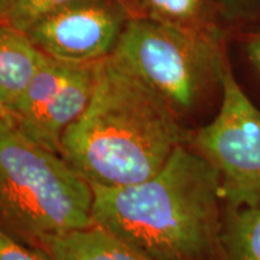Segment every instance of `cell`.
I'll return each instance as SVG.
<instances>
[{"label":"cell","mask_w":260,"mask_h":260,"mask_svg":"<svg viewBox=\"0 0 260 260\" xmlns=\"http://www.w3.org/2000/svg\"><path fill=\"white\" fill-rule=\"evenodd\" d=\"M223 251L224 260H260V204L225 206Z\"/></svg>","instance_id":"cell-11"},{"label":"cell","mask_w":260,"mask_h":260,"mask_svg":"<svg viewBox=\"0 0 260 260\" xmlns=\"http://www.w3.org/2000/svg\"><path fill=\"white\" fill-rule=\"evenodd\" d=\"M0 260H51L40 248L17 241L0 229Z\"/></svg>","instance_id":"cell-13"},{"label":"cell","mask_w":260,"mask_h":260,"mask_svg":"<svg viewBox=\"0 0 260 260\" xmlns=\"http://www.w3.org/2000/svg\"><path fill=\"white\" fill-rule=\"evenodd\" d=\"M40 249L51 260H154L94 225L48 240Z\"/></svg>","instance_id":"cell-9"},{"label":"cell","mask_w":260,"mask_h":260,"mask_svg":"<svg viewBox=\"0 0 260 260\" xmlns=\"http://www.w3.org/2000/svg\"><path fill=\"white\" fill-rule=\"evenodd\" d=\"M14 0H0V22L8 21Z\"/></svg>","instance_id":"cell-15"},{"label":"cell","mask_w":260,"mask_h":260,"mask_svg":"<svg viewBox=\"0 0 260 260\" xmlns=\"http://www.w3.org/2000/svg\"><path fill=\"white\" fill-rule=\"evenodd\" d=\"M76 0H14L8 21L25 31L42 15Z\"/></svg>","instance_id":"cell-12"},{"label":"cell","mask_w":260,"mask_h":260,"mask_svg":"<svg viewBox=\"0 0 260 260\" xmlns=\"http://www.w3.org/2000/svg\"><path fill=\"white\" fill-rule=\"evenodd\" d=\"M0 119H4V121L15 124V117L12 115V112L9 109H6L4 105H2V104H0Z\"/></svg>","instance_id":"cell-16"},{"label":"cell","mask_w":260,"mask_h":260,"mask_svg":"<svg viewBox=\"0 0 260 260\" xmlns=\"http://www.w3.org/2000/svg\"><path fill=\"white\" fill-rule=\"evenodd\" d=\"M187 145L218 174L226 207L260 204V110L224 71L219 110L206 125L190 130Z\"/></svg>","instance_id":"cell-5"},{"label":"cell","mask_w":260,"mask_h":260,"mask_svg":"<svg viewBox=\"0 0 260 260\" xmlns=\"http://www.w3.org/2000/svg\"><path fill=\"white\" fill-rule=\"evenodd\" d=\"M93 189V225L154 260H224L225 204L212 165L188 145L154 176Z\"/></svg>","instance_id":"cell-1"},{"label":"cell","mask_w":260,"mask_h":260,"mask_svg":"<svg viewBox=\"0 0 260 260\" xmlns=\"http://www.w3.org/2000/svg\"><path fill=\"white\" fill-rule=\"evenodd\" d=\"M123 3L132 17L187 28H218L212 18L213 0H123Z\"/></svg>","instance_id":"cell-10"},{"label":"cell","mask_w":260,"mask_h":260,"mask_svg":"<svg viewBox=\"0 0 260 260\" xmlns=\"http://www.w3.org/2000/svg\"><path fill=\"white\" fill-rule=\"evenodd\" d=\"M190 130L170 104L116 54L96 63L92 99L67 129L60 155L92 187L154 176Z\"/></svg>","instance_id":"cell-2"},{"label":"cell","mask_w":260,"mask_h":260,"mask_svg":"<svg viewBox=\"0 0 260 260\" xmlns=\"http://www.w3.org/2000/svg\"><path fill=\"white\" fill-rule=\"evenodd\" d=\"M214 3H217L219 6H222V8L226 9V10H230L233 8H235L240 4V3H242L243 0H213Z\"/></svg>","instance_id":"cell-17"},{"label":"cell","mask_w":260,"mask_h":260,"mask_svg":"<svg viewBox=\"0 0 260 260\" xmlns=\"http://www.w3.org/2000/svg\"><path fill=\"white\" fill-rule=\"evenodd\" d=\"M95 81L96 63H73L45 54L10 109L15 125L38 145L60 154L61 139L88 106Z\"/></svg>","instance_id":"cell-6"},{"label":"cell","mask_w":260,"mask_h":260,"mask_svg":"<svg viewBox=\"0 0 260 260\" xmlns=\"http://www.w3.org/2000/svg\"><path fill=\"white\" fill-rule=\"evenodd\" d=\"M93 189L60 154L0 119V229L41 248L93 226Z\"/></svg>","instance_id":"cell-3"},{"label":"cell","mask_w":260,"mask_h":260,"mask_svg":"<svg viewBox=\"0 0 260 260\" xmlns=\"http://www.w3.org/2000/svg\"><path fill=\"white\" fill-rule=\"evenodd\" d=\"M113 54L182 118L220 90L229 65L219 28H187L144 17L129 19Z\"/></svg>","instance_id":"cell-4"},{"label":"cell","mask_w":260,"mask_h":260,"mask_svg":"<svg viewBox=\"0 0 260 260\" xmlns=\"http://www.w3.org/2000/svg\"><path fill=\"white\" fill-rule=\"evenodd\" d=\"M45 54L25 31L0 22V104L11 109L19 99Z\"/></svg>","instance_id":"cell-8"},{"label":"cell","mask_w":260,"mask_h":260,"mask_svg":"<svg viewBox=\"0 0 260 260\" xmlns=\"http://www.w3.org/2000/svg\"><path fill=\"white\" fill-rule=\"evenodd\" d=\"M130 18L123 0H76L42 15L25 34L48 57L98 63L115 52Z\"/></svg>","instance_id":"cell-7"},{"label":"cell","mask_w":260,"mask_h":260,"mask_svg":"<svg viewBox=\"0 0 260 260\" xmlns=\"http://www.w3.org/2000/svg\"><path fill=\"white\" fill-rule=\"evenodd\" d=\"M243 50L253 69L260 76V29L247 35L243 41Z\"/></svg>","instance_id":"cell-14"}]
</instances>
